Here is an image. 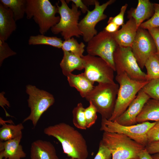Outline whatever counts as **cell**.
Returning a JSON list of instances; mask_svg holds the SVG:
<instances>
[{
  "mask_svg": "<svg viewBox=\"0 0 159 159\" xmlns=\"http://www.w3.org/2000/svg\"><path fill=\"white\" fill-rule=\"evenodd\" d=\"M46 135L54 137L61 144L64 153L74 159H86L88 155L86 141L78 130L62 122L44 130Z\"/></svg>",
  "mask_w": 159,
  "mask_h": 159,
  "instance_id": "1",
  "label": "cell"
},
{
  "mask_svg": "<svg viewBox=\"0 0 159 159\" xmlns=\"http://www.w3.org/2000/svg\"><path fill=\"white\" fill-rule=\"evenodd\" d=\"M102 143L110 150L112 159H139L145 146L123 134L104 132Z\"/></svg>",
  "mask_w": 159,
  "mask_h": 159,
  "instance_id": "2",
  "label": "cell"
},
{
  "mask_svg": "<svg viewBox=\"0 0 159 159\" xmlns=\"http://www.w3.org/2000/svg\"><path fill=\"white\" fill-rule=\"evenodd\" d=\"M57 6L49 0H26L25 14L26 18H32L38 25L41 34H44L58 23L60 16Z\"/></svg>",
  "mask_w": 159,
  "mask_h": 159,
  "instance_id": "3",
  "label": "cell"
},
{
  "mask_svg": "<svg viewBox=\"0 0 159 159\" xmlns=\"http://www.w3.org/2000/svg\"><path fill=\"white\" fill-rule=\"evenodd\" d=\"M119 88L115 83H98L85 98L93 105L102 118L108 120L114 110Z\"/></svg>",
  "mask_w": 159,
  "mask_h": 159,
  "instance_id": "4",
  "label": "cell"
},
{
  "mask_svg": "<svg viewBox=\"0 0 159 159\" xmlns=\"http://www.w3.org/2000/svg\"><path fill=\"white\" fill-rule=\"evenodd\" d=\"M115 80L119 86L114 110L108 120L112 121L116 120L126 110L137 94L149 82L133 80L125 73L117 74Z\"/></svg>",
  "mask_w": 159,
  "mask_h": 159,
  "instance_id": "5",
  "label": "cell"
},
{
  "mask_svg": "<svg viewBox=\"0 0 159 159\" xmlns=\"http://www.w3.org/2000/svg\"><path fill=\"white\" fill-rule=\"evenodd\" d=\"M60 6L56 3L58 9V13L60 20L58 23L52 27L51 30L54 34L60 33L65 40L74 36L79 37L82 34L78 27V20L81 15V11L72 3L71 8L67 5L66 1L60 0Z\"/></svg>",
  "mask_w": 159,
  "mask_h": 159,
  "instance_id": "6",
  "label": "cell"
},
{
  "mask_svg": "<svg viewBox=\"0 0 159 159\" xmlns=\"http://www.w3.org/2000/svg\"><path fill=\"white\" fill-rule=\"evenodd\" d=\"M26 92L29 96L27 101L31 112L23 122L31 121L35 127L43 114L54 104L55 99L52 94L35 86H26Z\"/></svg>",
  "mask_w": 159,
  "mask_h": 159,
  "instance_id": "7",
  "label": "cell"
},
{
  "mask_svg": "<svg viewBox=\"0 0 159 159\" xmlns=\"http://www.w3.org/2000/svg\"><path fill=\"white\" fill-rule=\"evenodd\" d=\"M155 122L147 121L126 126L120 125L115 121H112L106 118H102L100 130L123 134L145 146L148 144V132Z\"/></svg>",
  "mask_w": 159,
  "mask_h": 159,
  "instance_id": "8",
  "label": "cell"
},
{
  "mask_svg": "<svg viewBox=\"0 0 159 159\" xmlns=\"http://www.w3.org/2000/svg\"><path fill=\"white\" fill-rule=\"evenodd\" d=\"M118 46L111 33L104 30L88 42L86 51L88 54L103 59L115 71L113 55Z\"/></svg>",
  "mask_w": 159,
  "mask_h": 159,
  "instance_id": "9",
  "label": "cell"
},
{
  "mask_svg": "<svg viewBox=\"0 0 159 159\" xmlns=\"http://www.w3.org/2000/svg\"><path fill=\"white\" fill-rule=\"evenodd\" d=\"M117 74L126 73L129 77L140 81H147L146 74L139 67L131 47L118 46L114 53Z\"/></svg>",
  "mask_w": 159,
  "mask_h": 159,
  "instance_id": "10",
  "label": "cell"
},
{
  "mask_svg": "<svg viewBox=\"0 0 159 159\" xmlns=\"http://www.w3.org/2000/svg\"><path fill=\"white\" fill-rule=\"evenodd\" d=\"M86 77L93 84L114 83V72L112 68L100 57L87 54L81 57Z\"/></svg>",
  "mask_w": 159,
  "mask_h": 159,
  "instance_id": "11",
  "label": "cell"
},
{
  "mask_svg": "<svg viewBox=\"0 0 159 159\" xmlns=\"http://www.w3.org/2000/svg\"><path fill=\"white\" fill-rule=\"evenodd\" d=\"M133 54L141 69L152 55L157 53L155 44L148 30L140 27L131 47Z\"/></svg>",
  "mask_w": 159,
  "mask_h": 159,
  "instance_id": "12",
  "label": "cell"
},
{
  "mask_svg": "<svg viewBox=\"0 0 159 159\" xmlns=\"http://www.w3.org/2000/svg\"><path fill=\"white\" fill-rule=\"evenodd\" d=\"M115 1L110 0L100 5L98 1L95 0L94 9L91 11L88 10L86 15L79 22L78 27L85 42H88L97 34L95 29L96 24L107 18V16L104 13V11Z\"/></svg>",
  "mask_w": 159,
  "mask_h": 159,
  "instance_id": "13",
  "label": "cell"
},
{
  "mask_svg": "<svg viewBox=\"0 0 159 159\" xmlns=\"http://www.w3.org/2000/svg\"><path fill=\"white\" fill-rule=\"evenodd\" d=\"M150 99V97L141 90L126 110L115 121L119 124L124 125L137 124L136 117L145 104Z\"/></svg>",
  "mask_w": 159,
  "mask_h": 159,
  "instance_id": "14",
  "label": "cell"
},
{
  "mask_svg": "<svg viewBox=\"0 0 159 159\" xmlns=\"http://www.w3.org/2000/svg\"><path fill=\"white\" fill-rule=\"evenodd\" d=\"M138 29L135 20L130 18L120 29L111 33L112 35L118 46L131 47Z\"/></svg>",
  "mask_w": 159,
  "mask_h": 159,
  "instance_id": "15",
  "label": "cell"
},
{
  "mask_svg": "<svg viewBox=\"0 0 159 159\" xmlns=\"http://www.w3.org/2000/svg\"><path fill=\"white\" fill-rule=\"evenodd\" d=\"M31 159H59L55 148L50 142L38 140L31 145Z\"/></svg>",
  "mask_w": 159,
  "mask_h": 159,
  "instance_id": "16",
  "label": "cell"
},
{
  "mask_svg": "<svg viewBox=\"0 0 159 159\" xmlns=\"http://www.w3.org/2000/svg\"><path fill=\"white\" fill-rule=\"evenodd\" d=\"M13 13L0 4V40L6 41L16 30V25Z\"/></svg>",
  "mask_w": 159,
  "mask_h": 159,
  "instance_id": "17",
  "label": "cell"
},
{
  "mask_svg": "<svg viewBox=\"0 0 159 159\" xmlns=\"http://www.w3.org/2000/svg\"><path fill=\"white\" fill-rule=\"evenodd\" d=\"M154 12L153 4L149 0H138L137 7L128 12V17L133 18L138 28L146 20L150 19Z\"/></svg>",
  "mask_w": 159,
  "mask_h": 159,
  "instance_id": "18",
  "label": "cell"
},
{
  "mask_svg": "<svg viewBox=\"0 0 159 159\" xmlns=\"http://www.w3.org/2000/svg\"><path fill=\"white\" fill-rule=\"evenodd\" d=\"M22 135L5 141H0V151L4 159H21L26 157L20 142Z\"/></svg>",
  "mask_w": 159,
  "mask_h": 159,
  "instance_id": "19",
  "label": "cell"
},
{
  "mask_svg": "<svg viewBox=\"0 0 159 159\" xmlns=\"http://www.w3.org/2000/svg\"><path fill=\"white\" fill-rule=\"evenodd\" d=\"M67 77L69 86L75 88L83 98H85L94 87V84L86 77L83 72L78 74L72 73Z\"/></svg>",
  "mask_w": 159,
  "mask_h": 159,
  "instance_id": "20",
  "label": "cell"
},
{
  "mask_svg": "<svg viewBox=\"0 0 159 159\" xmlns=\"http://www.w3.org/2000/svg\"><path fill=\"white\" fill-rule=\"evenodd\" d=\"M63 56L60 63L63 74L67 77L74 70L84 69L83 60L81 57L67 51H63Z\"/></svg>",
  "mask_w": 159,
  "mask_h": 159,
  "instance_id": "21",
  "label": "cell"
},
{
  "mask_svg": "<svg viewBox=\"0 0 159 159\" xmlns=\"http://www.w3.org/2000/svg\"><path fill=\"white\" fill-rule=\"evenodd\" d=\"M159 121V100L150 99L145 104L136 117L137 123Z\"/></svg>",
  "mask_w": 159,
  "mask_h": 159,
  "instance_id": "22",
  "label": "cell"
},
{
  "mask_svg": "<svg viewBox=\"0 0 159 159\" xmlns=\"http://www.w3.org/2000/svg\"><path fill=\"white\" fill-rule=\"evenodd\" d=\"M0 122L2 126L0 128V140L1 141L14 139L22 135V130L24 127L21 123L16 125L7 124L0 118Z\"/></svg>",
  "mask_w": 159,
  "mask_h": 159,
  "instance_id": "23",
  "label": "cell"
},
{
  "mask_svg": "<svg viewBox=\"0 0 159 159\" xmlns=\"http://www.w3.org/2000/svg\"><path fill=\"white\" fill-rule=\"evenodd\" d=\"M0 3L12 11L16 21L22 19L25 14L26 0H0Z\"/></svg>",
  "mask_w": 159,
  "mask_h": 159,
  "instance_id": "24",
  "label": "cell"
},
{
  "mask_svg": "<svg viewBox=\"0 0 159 159\" xmlns=\"http://www.w3.org/2000/svg\"><path fill=\"white\" fill-rule=\"evenodd\" d=\"M63 41L56 37L47 36L44 34L31 36L28 40L30 45H46L58 48H61Z\"/></svg>",
  "mask_w": 159,
  "mask_h": 159,
  "instance_id": "25",
  "label": "cell"
},
{
  "mask_svg": "<svg viewBox=\"0 0 159 159\" xmlns=\"http://www.w3.org/2000/svg\"><path fill=\"white\" fill-rule=\"evenodd\" d=\"M145 67L147 70V81L159 79V55L156 53L151 56L146 61Z\"/></svg>",
  "mask_w": 159,
  "mask_h": 159,
  "instance_id": "26",
  "label": "cell"
},
{
  "mask_svg": "<svg viewBox=\"0 0 159 159\" xmlns=\"http://www.w3.org/2000/svg\"><path fill=\"white\" fill-rule=\"evenodd\" d=\"M85 46L83 42L79 43L76 39L72 37L63 42L61 49L63 51L69 52L81 57L83 55Z\"/></svg>",
  "mask_w": 159,
  "mask_h": 159,
  "instance_id": "27",
  "label": "cell"
},
{
  "mask_svg": "<svg viewBox=\"0 0 159 159\" xmlns=\"http://www.w3.org/2000/svg\"><path fill=\"white\" fill-rule=\"evenodd\" d=\"M85 108L82 103H79L73 109L72 122L74 126L81 130H86L87 128L85 114Z\"/></svg>",
  "mask_w": 159,
  "mask_h": 159,
  "instance_id": "28",
  "label": "cell"
},
{
  "mask_svg": "<svg viewBox=\"0 0 159 159\" xmlns=\"http://www.w3.org/2000/svg\"><path fill=\"white\" fill-rule=\"evenodd\" d=\"M141 90L150 98L159 100V79L149 81Z\"/></svg>",
  "mask_w": 159,
  "mask_h": 159,
  "instance_id": "29",
  "label": "cell"
},
{
  "mask_svg": "<svg viewBox=\"0 0 159 159\" xmlns=\"http://www.w3.org/2000/svg\"><path fill=\"white\" fill-rule=\"evenodd\" d=\"M154 12L149 19L143 22L140 27L148 30L149 29L159 27V4H153Z\"/></svg>",
  "mask_w": 159,
  "mask_h": 159,
  "instance_id": "30",
  "label": "cell"
},
{
  "mask_svg": "<svg viewBox=\"0 0 159 159\" xmlns=\"http://www.w3.org/2000/svg\"><path fill=\"white\" fill-rule=\"evenodd\" d=\"M89 105L85 108V114L86 126L89 128L93 125L95 122L97 118V110L91 102H90Z\"/></svg>",
  "mask_w": 159,
  "mask_h": 159,
  "instance_id": "31",
  "label": "cell"
},
{
  "mask_svg": "<svg viewBox=\"0 0 159 159\" xmlns=\"http://www.w3.org/2000/svg\"><path fill=\"white\" fill-rule=\"evenodd\" d=\"M16 53L12 50L5 41L0 40V65L1 66L4 60Z\"/></svg>",
  "mask_w": 159,
  "mask_h": 159,
  "instance_id": "32",
  "label": "cell"
},
{
  "mask_svg": "<svg viewBox=\"0 0 159 159\" xmlns=\"http://www.w3.org/2000/svg\"><path fill=\"white\" fill-rule=\"evenodd\" d=\"M127 6L128 4H127L122 6L119 13L114 17H110L107 23L113 22L119 26H122L124 24V16Z\"/></svg>",
  "mask_w": 159,
  "mask_h": 159,
  "instance_id": "33",
  "label": "cell"
},
{
  "mask_svg": "<svg viewBox=\"0 0 159 159\" xmlns=\"http://www.w3.org/2000/svg\"><path fill=\"white\" fill-rule=\"evenodd\" d=\"M155 122V124L148 132V144L159 141V121Z\"/></svg>",
  "mask_w": 159,
  "mask_h": 159,
  "instance_id": "34",
  "label": "cell"
},
{
  "mask_svg": "<svg viewBox=\"0 0 159 159\" xmlns=\"http://www.w3.org/2000/svg\"><path fill=\"white\" fill-rule=\"evenodd\" d=\"M112 157L109 149L100 141L98 151L94 159H110Z\"/></svg>",
  "mask_w": 159,
  "mask_h": 159,
  "instance_id": "35",
  "label": "cell"
},
{
  "mask_svg": "<svg viewBox=\"0 0 159 159\" xmlns=\"http://www.w3.org/2000/svg\"><path fill=\"white\" fill-rule=\"evenodd\" d=\"M148 30L155 44L157 50L156 54L159 55V27L151 28Z\"/></svg>",
  "mask_w": 159,
  "mask_h": 159,
  "instance_id": "36",
  "label": "cell"
},
{
  "mask_svg": "<svg viewBox=\"0 0 159 159\" xmlns=\"http://www.w3.org/2000/svg\"><path fill=\"white\" fill-rule=\"evenodd\" d=\"M145 149L150 154L159 153V141L148 143Z\"/></svg>",
  "mask_w": 159,
  "mask_h": 159,
  "instance_id": "37",
  "label": "cell"
},
{
  "mask_svg": "<svg viewBox=\"0 0 159 159\" xmlns=\"http://www.w3.org/2000/svg\"><path fill=\"white\" fill-rule=\"evenodd\" d=\"M67 3H69L72 1L78 8L81 10L82 12L84 14L86 13L88 10L87 6L85 5L81 0H66Z\"/></svg>",
  "mask_w": 159,
  "mask_h": 159,
  "instance_id": "38",
  "label": "cell"
},
{
  "mask_svg": "<svg viewBox=\"0 0 159 159\" xmlns=\"http://www.w3.org/2000/svg\"><path fill=\"white\" fill-rule=\"evenodd\" d=\"M4 93L2 92L0 93V106L4 109L6 117H12L10 115L6 110L4 106H7L8 107H10V104L9 102L6 100V99L4 97Z\"/></svg>",
  "mask_w": 159,
  "mask_h": 159,
  "instance_id": "39",
  "label": "cell"
},
{
  "mask_svg": "<svg viewBox=\"0 0 159 159\" xmlns=\"http://www.w3.org/2000/svg\"><path fill=\"white\" fill-rule=\"evenodd\" d=\"M104 28V30L110 33H114L119 30L120 26L113 22L107 24Z\"/></svg>",
  "mask_w": 159,
  "mask_h": 159,
  "instance_id": "40",
  "label": "cell"
},
{
  "mask_svg": "<svg viewBox=\"0 0 159 159\" xmlns=\"http://www.w3.org/2000/svg\"><path fill=\"white\" fill-rule=\"evenodd\" d=\"M145 149L143 150L139 155V159H153Z\"/></svg>",
  "mask_w": 159,
  "mask_h": 159,
  "instance_id": "41",
  "label": "cell"
},
{
  "mask_svg": "<svg viewBox=\"0 0 159 159\" xmlns=\"http://www.w3.org/2000/svg\"><path fill=\"white\" fill-rule=\"evenodd\" d=\"M82 1L84 4L87 6V5H95V0H84Z\"/></svg>",
  "mask_w": 159,
  "mask_h": 159,
  "instance_id": "42",
  "label": "cell"
},
{
  "mask_svg": "<svg viewBox=\"0 0 159 159\" xmlns=\"http://www.w3.org/2000/svg\"><path fill=\"white\" fill-rule=\"evenodd\" d=\"M153 159H159V153H156L152 156Z\"/></svg>",
  "mask_w": 159,
  "mask_h": 159,
  "instance_id": "43",
  "label": "cell"
},
{
  "mask_svg": "<svg viewBox=\"0 0 159 159\" xmlns=\"http://www.w3.org/2000/svg\"><path fill=\"white\" fill-rule=\"evenodd\" d=\"M3 157L1 152H0V159H3Z\"/></svg>",
  "mask_w": 159,
  "mask_h": 159,
  "instance_id": "44",
  "label": "cell"
},
{
  "mask_svg": "<svg viewBox=\"0 0 159 159\" xmlns=\"http://www.w3.org/2000/svg\"><path fill=\"white\" fill-rule=\"evenodd\" d=\"M65 159H74L72 158H66Z\"/></svg>",
  "mask_w": 159,
  "mask_h": 159,
  "instance_id": "45",
  "label": "cell"
}]
</instances>
